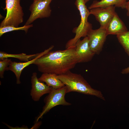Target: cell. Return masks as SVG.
Masks as SVG:
<instances>
[{
	"instance_id": "obj_21",
	"label": "cell",
	"mask_w": 129,
	"mask_h": 129,
	"mask_svg": "<svg viewBox=\"0 0 129 129\" xmlns=\"http://www.w3.org/2000/svg\"><path fill=\"white\" fill-rule=\"evenodd\" d=\"M90 0H84L85 3L86 4Z\"/></svg>"
},
{
	"instance_id": "obj_19",
	"label": "cell",
	"mask_w": 129,
	"mask_h": 129,
	"mask_svg": "<svg viewBox=\"0 0 129 129\" xmlns=\"http://www.w3.org/2000/svg\"><path fill=\"white\" fill-rule=\"evenodd\" d=\"M121 72L122 74H129V66L123 69Z\"/></svg>"
},
{
	"instance_id": "obj_13",
	"label": "cell",
	"mask_w": 129,
	"mask_h": 129,
	"mask_svg": "<svg viewBox=\"0 0 129 129\" xmlns=\"http://www.w3.org/2000/svg\"><path fill=\"white\" fill-rule=\"evenodd\" d=\"M129 0H101L99 1H94L88 7V9L97 7H105L111 5L116 7L125 9L126 3Z\"/></svg>"
},
{
	"instance_id": "obj_3",
	"label": "cell",
	"mask_w": 129,
	"mask_h": 129,
	"mask_svg": "<svg viewBox=\"0 0 129 129\" xmlns=\"http://www.w3.org/2000/svg\"><path fill=\"white\" fill-rule=\"evenodd\" d=\"M75 4L79 10L81 17L79 25L74 31L75 35L73 38L69 40L66 44V48L75 46L81 38L87 36L88 32L92 29L91 24L88 22V18L90 15L84 0H75Z\"/></svg>"
},
{
	"instance_id": "obj_10",
	"label": "cell",
	"mask_w": 129,
	"mask_h": 129,
	"mask_svg": "<svg viewBox=\"0 0 129 129\" xmlns=\"http://www.w3.org/2000/svg\"><path fill=\"white\" fill-rule=\"evenodd\" d=\"M31 81L32 88L30 94L32 99L35 102L38 101L43 95L48 94L53 88L39 80L36 72L33 73Z\"/></svg>"
},
{
	"instance_id": "obj_18",
	"label": "cell",
	"mask_w": 129,
	"mask_h": 129,
	"mask_svg": "<svg viewBox=\"0 0 129 129\" xmlns=\"http://www.w3.org/2000/svg\"><path fill=\"white\" fill-rule=\"evenodd\" d=\"M11 60L8 58H5L0 60V77L1 78H4V75L5 70L10 65Z\"/></svg>"
},
{
	"instance_id": "obj_4",
	"label": "cell",
	"mask_w": 129,
	"mask_h": 129,
	"mask_svg": "<svg viewBox=\"0 0 129 129\" xmlns=\"http://www.w3.org/2000/svg\"><path fill=\"white\" fill-rule=\"evenodd\" d=\"M6 16L0 23V27L11 26L18 27L23 22L24 13L20 0H5Z\"/></svg>"
},
{
	"instance_id": "obj_8",
	"label": "cell",
	"mask_w": 129,
	"mask_h": 129,
	"mask_svg": "<svg viewBox=\"0 0 129 129\" xmlns=\"http://www.w3.org/2000/svg\"><path fill=\"white\" fill-rule=\"evenodd\" d=\"M116 7L111 5L105 7H97L90 10V15H94L101 27L106 29L116 12Z\"/></svg>"
},
{
	"instance_id": "obj_20",
	"label": "cell",
	"mask_w": 129,
	"mask_h": 129,
	"mask_svg": "<svg viewBox=\"0 0 129 129\" xmlns=\"http://www.w3.org/2000/svg\"><path fill=\"white\" fill-rule=\"evenodd\" d=\"M125 9L127 10V15L129 18V0L126 3Z\"/></svg>"
},
{
	"instance_id": "obj_11",
	"label": "cell",
	"mask_w": 129,
	"mask_h": 129,
	"mask_svg": "<svg viewBox=\"0 0 129 129\" xmlns=\"http://www.w3.org/2000/svg\"><path fill=\"white\" fill-rule=\"evenodd\" d=\"M53 45L51 46L48 48L44 50L43 51L39 53V54L35 58L28 61L24 62H17L15 61H11L10 65L8 67L6 70H10L13 72L15 74L16 78V83L17 84H20L21 75L23 69L29 65L33 64L35 60L43 55L51 51L54 47Z\"/></svg>"
},
{
	"instance_id": "obj_12",
	"label": "cell",
	"mask_w": 129,
	"mask_h": 129,
	"mask_svg": "<svg viewBox=\"0 0 129 129\" xmlns=\"http://www.w3.org/2000/svg\"><path fill=\"white\" fill-rule=\"evenodd\" d=\"M108 35H116L127 31L124 24L115 13L106 29Z\"/></svg>"
},
{
	"instance_id": "obj_1",
	"label": "cell",
	"mask_w": 129,
	"mask_h": 129,
	"mask_svg": "<svg viewBox=\"0 0 129 129\" xmlns=\"http://www.w3.org/2000/svg\"><path fill=\"white\" fill-rule=\"evenodd\" d=\"M75 46L63 50L50 51L37 59L33 64L43 73L63 74L78 63Z\"/></svg>"
},
{
	"instance_id": "obj_6",
	"label": "cell",
	"mask_w": 129,
	"mask_h": 129,
	"mask_svg": "<svg viewBox=\"0 0 129 129\" xmlns=\"http://www.w3.org/2000/svg\"><path fill=\"white\" fill-rule=\"evenodd\" d=\"M52 0H33L29 9L30 15L25 25H30L38 18L49 17L52 11L50 4Z\"/></svg>"
},
{
	"instance_id": "obj_15",
	"label": "cell",
	"mask_w": 129,
	"mask_h": 129,
	"mask_svg": "<svg viewBox=\"0 0 129 129\" xmlns=\"http://www.w3.org/2000/svg\"><path fill=\"white\" fill-rule=\"evenodd\" d=\"M39 54V53H38L30 55H27L26 54L23 53L18 54H8L0 51V60H2L5 58L11 57L17 59L21 61L27 62L35 58Z\"/></svg>"
},
{
	"instance_id": "obj_2",
	"label": "cell",
	"mask_w": 129,
	"mask_h": 129,
	"mask_svg": "<svg viewBox=\"0 0 129 129\" xmlns=\"http://www.w3.org/2000/svg\"><path fill=\"white\" fill-rule=\"evenodd\" d=\"M58 77L66 86L67 93L76 92L95 96L105 100L102 92L92 88L80 74L73 73L70 70L63 74L58 75Z\"/></svg>"
},
{
	"instance_id": "obj_7",
	"label": "cell",
	"mask_w": 129,
	"mask_h": 129,
	"mask_svg": "<svg viewBox=\"0 0 129 129\" xmlns=\"http://www.w3.org/2000/svg\"><path fill=\"white\" fill-rule=\"evenodd\" d=\"M108 35L106 29L101 27L96 29H92L88 32L86 36L89 46L95 54H99L102 51Z\"/></svg>"
},
{
	"instance_id": "obj_9",
	"label": "cell",
	"mask_w": 129,
	"mask_h": 129,
	"mask_svg": "<svg viewBox=\"0 0 129 129\" xmlns=\"http://www.w3.org/2000/svg\"><path fill=\"white\" fill-rule=\"evenodd\" d=\"M78 62L82 63L91 60L95 54L91 49L87 36L82 40H78L75 45Z\"/></svg>"
},
{
	"instance_id": "obj_14",
	"label": "cell",
	"mask_w": 129,
	"mask_h": 129,
	"mask_svg": "<svg viewBox=\"0 0 129 129\" xmlns=\"http://www.w3.org/2000/svg\"><path fill=\"white\" fill-rule=\"evenodd\" d=\"M38 79L45 82L49 86L55 89H58L65 86L58 77V75L53 73H43Z\"/></svg>"
},
{
	"instance_id": "obj_17",
	"label": "cell",
	"mask_w": 129,
	"mask_h": 129,
	"mask_svg": "<svg viewBox=\"0 0 129 129\" xmlns=\"http://www.w3.org/2000/svg\"><path fill=\"white\" fill-rule=\"evenodd\" d=\"M33 26L32 24H30L27 25H24L23 26L20 27H16L11 26L0 27V37L6 33L16 30H23L26 33H27L28 29Z\"/></svg>"
},
{
	"instance_id": "obj_16",
	"label": "cell",
	"mask_w": 129,
	"mask_h": 129,
	"mask_svg": "<svg viewBox=\"0 0 129 129\" xmlns=\"http://www.w3.org/2000/svg\"><path fill=\"white\" fill-rule=\"evenodd\" d=\"M116 36L119 42L129 56V31Z\"/></svg>"
},
{
	"instance_id": "obj_22",
	"label": "cell",
	"mask_w": 129,
	"mask_h": 129,
	"mask_svg": "<svg viewBox=\"0 0 129 129\" xmlns=\"http://www.w3.org/2000/svg\"></svg>"
},
{
	"instance_id": "obj_23",
	"label": "cell",
	"mask_w": 129,
	"mask_h": 129,
	"mask_svg": "<svg viewBox=\"0 0 129 129\" xmlns=\"http://www.w3.org/2000/svg\"></svg>"
},
{
	"instance_id": "obj_5",
	"label": "cell",
	"mask_w": 129,
	"mask_h": 129,
	"mask_svg": "<svg viewBox=\"0 0 129 129\" xmlns=\"http://www.w3.org/2000/svg\"><path fill=\"white\" fill-rule=\"evenodd\" d=\"M66 86L58 89L52 88L48 94L44 99L45 104L42 111L37 119L36 121L42 117L43 115L48 112L50 110L57 105L69 106L71 105L67 102L65 96L67 93Z\"/></svg>"
}]
</instances>
